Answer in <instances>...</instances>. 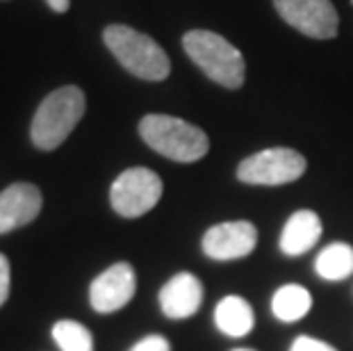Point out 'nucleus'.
Instances as JSON below:
<instances>
[{
	"label": "nucleus",
	"instance_id": "nucleus-1",
	"mask_svg": "<svg viewBox=\"0 0 353 351\" xmlns=\"http://www.w3.org/2000/svg\"><path fill=\"white\" fill-rule=\"evenodd\" d=\"M85 108V92L80 87L66 85L50 92L37 108L32 126H30L32 144L41 151H52V148L62 146L73 128L80 123Z\"/></svg>",
	"mask_w": 353,
	"mask_h": 351
},
{
	"label": "nucleus",
	"instance_id": "nucleus-2",
	"mask_svg": "<svg viewBox=\"0 0 353 351\" xmlns=\"http://www.w3.org/2000/svg\"><path fill=\"white\" fill-rule=\"evenodd\" d=\"M139 135L155 153L174 162H196L210 151V139L199 126L169 114H146Z\"/></svg>",
	"mask_w": 353,
	"mask_h": 351
},
{
	"label": "nucleus",
	"instance_id": "nucleus-3",
	"mask_svg": "<svg viewBox=\"0 0 353 351\" xmlns=\"http://www.w3.org/2000/svg\"><path fill=\"white\" fill-rule=\"evenodd\" d=\"M183 48L205 76L226 89H239L246 78L244 55L210 30H190L183 37Z\"/></svg>",
	"mask_w": 353,
	"mask_h": 351
},
{
	"label": "nucleus",
	"instance_id": "nucleus-4",
	"mask_svg": "<svg viewBox=\"0 0 353 351\" xmlns=\"http://www.w3.org/2000/svg\"><path fill=\"white\" fill-rule=\"evenodd\" d=\"M103 41L110 48V53L117 57V62L132 76L151 82H160L169 76V57L151 37L128 26H108L103 32Z\"/></svg>",
	"mask_w": 353,
	"mask_h": 351
},
{
	"label": "nucleus",
	"instance_id": "nucleus-5",
	"mask_svg": "<svg viewBox=\"0 0 353 351\" xmlns=\"http://www.w3.org/2000/svg\"><path fill=\"white\" fill-rule=\"evenodd\" d=\"M307 162L305 158L294 148H265L249 155L242 164L237 167V178L246 185H288L299 181L305 174Z\"/></svg>",
	"mask_w": 353,
	"mask_h": 351
},
{
	"label": "nucleus",
	"instance_id": "nucleus-6",
	"mask_svg": "<svg viewBox=\"0 0 353 351\" xmlns=\"http://www.w3.org/2000/svg\"><path fill=\"white\" fill-rule=\"evenodd\" d=\"M162 199V178L146 167L125 169L121 176L112 183L110 201L117 214L125 219H134L151 212Z\"/></svg>",
	"mask_w": 353,
	"mask_h": 351
},
{
	"label": "nucleus",
	"instance_id": "nucleus-7",
	"mask_svg": "<svg viewBox=\"0 0 353 351\" xmlns=\"http://www.w3.org/2000/svg\"><path fill=\"white\" fill-rule=\"evenodd\" d=\"M274 7L285 23L312 39H333L340 28L330 0H274Z\"/></svg>",
	"mask_w": 353,
	"mask_h": 351
},
{
	"label": "nucleus",
	"instance_id": "nucleus-8",
	"mask_svg": "<svg viewBox=\"0 0 353 351\" xmlns=\"http://www.w3.org/2000/svg\"><path fill=\"white\" fill-rule=\"evenodd\" d=\"M137 290V276L128 263H117L108 267L101 276H96L89 288V301L92 308L101 315L121 310L134 297Z\"/></svg>",
	"mask_w": 353,
	"mask_h": 351
},
{
	"label": "nucleus",
	"instance_id": "nucleus-9",
	"mask_svg": "<svg viewBox=\"0 0 353 351\" xmlns=\"http://www.w3.org/2000/svg\"><path fill=\"white\" fill-rule=\"evenodd\" d=\"M258 244V230L251 221H221L203 235V253L212 260L244 258Z\"/></svg>",
	"mask_w": 353,
	"mask_h": 351
},
{
	"label": "nucleus",
	"instance_id": "nucleus-10",
	"mask_svg": "<svg viewBox=\"0 0 353 351\" xmlns=\"http://www.w3.org/2000/svg\"><path fill=\"white\" fill-rule=\"evenodd\" d=\"M43 197L32 183H14L0 192V235L28 226L41 212Z\"/></svg>",
	"mask_w": 353,
	"mask_h": 351
},
{
	"label": "nucleus",
	"instance_id": "nucleus-11",
	"mask_svg": "<svg viewBox=\"0 0 353 351\" xmlns=\"http://www.w3.org/2000/svg\"><path fill=\"white\" fill-rule=\"evenodd\" d=\"M203 303V285L190 272H180L160 290V308L169 319H187L196 315Z\"/></svg>",
	"mask_w": 353,
	"mask_h": 351
},
{
	"label": "nucleus",
	"instance_id": "nucleus-12",
	"mask_svg": "<svg viewBox=\"0 0 353 351\" xmlns=\"http://www.w3.org/2000/svg\"><path fill=\"white\" fill-rule=\"evenodd\" d=\"M321 237V219L312 210H299L285 221L281 233V251L285 256L296 258L303 256L319 242Z\"/></svg>",
	"mask_w": 353,
	"mask_h": 351
},
{
	"label": "nucleus",
	"instance_id": "nucleus-13",
	"mask_svg": "<svg viewBox=\"0 0 353 351\" xmlns=\"http://www.w3.org/2000/svg\"><path fill=\"white\" fill-rule=\"evenodd\" d=\"M214 324L223 335H228V338H244L255 326V315H253L251 303L244 301V299L237 294L221 299L214 308Z\"/></svg>",
	"mask_w": 353,
	"mask_h": 351
},
{
	"label": "nucleus",
	"instance_id": "nucleus-14",
	"mask_svg": "<svg viewBox=\"0 0 353 351\" xmlns=\"http://www.w3.org/2000/svg\"><path fill=\"white\" fill-rule=\"evenodd\" d=\"M314 272L324 281H344L353 274V246L347 242H333L319 251L314 260Z\"/></svg>",
	"mask_w": 353,
	"mask_h": 351
},
{
	"label": "nucleus",
	"instance_id": "nucleus-15",
	"mask_svg": "<svg viewBox=\"0 0 353 351\" xmlns=\"http://www.w3.org/2000/svg\"><path fill=\"white\" fill-rule=\"evenodd\" d=\"M312 308V297L303 285H296V283H290V285H283L281 290H276V294L272 299V310L274 315L281 319V322H299L303 319Z\"/></svg>",
	"mask_w": 353,
	"mask_h": 351
},
{
	"label": "nucleus",
	"instance_id": "nucleus-16",
	"mask_svg": "<svg viewBox=\"0 0 353 351\" xmlns=\"http://www.w3.org/2000/svg\"><path fill=\"white\" fill-rule=\"evenodd\" d=\"M52 340L62 351H94V338L89 328L73 319H62L52 326Z\"/></svg>",
	"mask_w": 353,
	"mask_h": 351
},
{
	"label": "nucleus",
	"instance_id": "nucleus-17",
	"mask_svg": "<svg viewBox=\"0 0 353 351\" xmlns=\"http://www.w3.org/2000/svg\"><path fill=\"white\" fill-rule=\"evenodd\" d=\"M290 351H337V349L330 347L324 340L310 338V335H299V338L292 342Z\"/></svg>",
	"mask_w": 353,
	"mask_h": 351
},
{
	"label": "nucleus",
	"instance_id": "nucleus-18",
	"mask_svg": "<svg viewBox=\"0 0 353 351\" xmlns=\"http://www.w3.org/2000/svg\"><path fill=\"white\" fill-rule=\"evenodd\" d=\"M130 351H171V345H169V340L164 338V335L153 333V335H146V338H141Z\"/></svg>",
	"mask_w": 353,
	"mask_h": 351
},
{
	"label": "nucleus",
	"instance_id": "nucleus-19",
	"mask_svg": "<svg viewBox=\"0 0 353 351\" xmlns=\"http://www.w3.org/2000/svg\"><path fill=\"white\" fill-rule=\"evenodd\" d=\"M10 297V260L0 253V305Z\"/></svg>",
	"mask_w": 353,
	"mask_h": 351
},
{
	"label": "nucleus",
	"instance_id": "nucleus-20",
	"mask_svg": "<svg viewBox=\"0 0 353 351\" xmlns=\"http://www.w3.org/2000/svg\"><path fill=\"white\" fill-rule=\"evenodd\" d=\"M48 7L52 12H59V14H64L66 10H69V5H71V0H46Z\"/></svg>",
	"mask_w": 353,
	"mask_h": 351
},
{
	"label": "nucleus",
	"instance_id": "nucleus-21",
	"mask_svg": "<svg viewBox=\"0 0 353 351\" xmlns=\"http://www.w3.org/2000/svg\"><path fill=\"white\" fill-rule=\"evenodd\" d=\"M232 351H253V349H232Z\"/></svg>",
	"mask_w": 353,
	"mask_h": 351
}]
</instances>
